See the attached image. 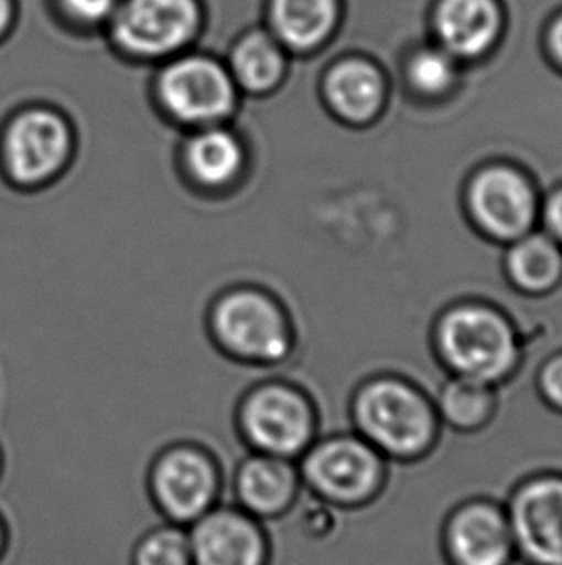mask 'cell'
Segmentation results:
<instances>
[{
	"instance_id": "obj_1",
	"label": "cell",
	"mask_w": 562,
	"mask_h": 565,
	"mask_svg": "<svg viewBox=\"0 0 562 565\" xmlns=\"http://www.w3.org/2000/svg\"><path fill=\"white\" fill-rule=\"evenodd\" d=\"M357 435L388 461L414 463L437 446L441 420L432 397L401 376H372L353 396Z\"/></svg>"
},
{
	"instance_id": "obj_2",
	"label": "cell",
	"mask_w": 562,
	"mask_h": 565,
	"mask_svg": "<svg viewBox=\"0 0 562 565\" xmlns=\"http://www.w3.org/2000/svg\"><path fill=\"white\" fill-rule=\"evenodd\" d=\"M433 345L448 375L501 386L522 361V340L515 322L501 309L463 301L440 315Z\"/></svg>"
},
{
	"instance_id": "obj_3",
	"label": "cell",
	"mask_w": 562,
	"mask_h": 565,
	"mask_svg": "<svg viewBox=\"0 0 562 565\" xmlns=\"http://www.w3.org/2000/svg\"><path fill=\"white\" fill-rule=\"evenodd\" d=\"M299 466L304 489L337 512L374 504L388 487V459L358 435L314 440Z\"/></svg>"
},
{
	"instance_id": "obj_4",
	"label": "cell",
	"mask_w": 562,
	"mask_h": 565,
	"mask_svg": "<svg viewBox=\"0 0 562 565\" xmlns=\"http://www.w3.org/2000/svg\"><path fill=\"white\" fill-rule=\"evenodd\" d=\"M541 195L533 178L512 162L474 170L464 188V211L479 236L509 245L538 230Z\"/></svg>"
},
{
	"instance_id": "obj_5",
	"label": "cell",
	"mask_w": 562,
	"mask_h": 565,
	"mask_svg": "<svg viewBox=\"0 0 562 565\" xmlns=\"http://www.w3.org/2000/svg\"><path fill=\"white\" fill-rule=\"evenodd\" d=\"M210 319L216 342L237 360L274 365L293 350L288 313L264 291H228L214 303Z\"/></svg>"
},
{
	"instance_id": "obj_6",
	"label": "cell",
	"mask_w": 562,
	"mask_h": 565,
	"mask_svg": "<svg viewBox=\"0 0 562 565\" xmlns=\"http://www.w3.org/2000/svg\"><path fill=\"white\" fill-rule=\"evenodd\" d=\"M241 427L259 454L301 458L316 438V412L303 390L270 382L245 397Z\"/></svg>"
},
{
	"instance_id": "obj_7",
	"label": "cell",
	"mask_w": 562,
	"mask_h": 565,
	"mask_svg": "<svg viewBox=\"0 0 562 565\" xmlns=\"http://www.w3.org/2000/svg\"><path fill=\"white\" fill-rule=\"evenodd\" d=\"M149 490L166 523L190 527L220 502V469L205 450L175 446L154 461Z\"/></svg>"
},
{
	"instance_id": "obj_8",
	"label": "cell",
	"mask_w": 562,
	"mask_h": 565,
	"mask_svg": "<svg viewBox=\"0 0 562 565\" xmlns=\"http://www.w3.org/2000/svg\"><path fill=\"white\" fill-rule=\"evenodd\" d=\"M518 562L562 565V473L518 482L505 502Z\"/></svg>"
},
{
	"instance_id": "obj_9",
	"label": "cell",
	"mask_w": 562,
	"mask_h": 565,
	"mask_svg": "<svg viewBox=\"0 0 562 565\" xmlns=\"http://www.w3.org/2000/svg\"><path fill=\"white\" fill-rule=\"evenodd\" d=\"M445 565H517L518 554L505 505L491 498L456 504L441 523Z\"/></svg>"
},
{
	"instance_id": "obj_10",
	"label": "cell",
	"mask_w": 562,
	"mask_h": 565,
	"mask_svg": "<svg viewBox=\"0 0 562 565\" xmlns=\"http://www.w3.org/2000/svg\"><path fill=\"white\" fill-rule=\"evenodd\" d=\"M72 134L51 110H28L10 124L2 161L15 184L35 188L51 182L68 164Z\"/></svg>"
},
{
	"instance_id": "obj_11",
	"label": "cell",
	"mask_w": 562,
	"mask_h": 565,
	"mask_svg": "<svg viewBox=\"0 0 562 565\" xmlns=\"http://www.w3.org/2000/svg\"><path fill=\"white\" fill-rule=\"evenodd\" d=\"M193 565H270L272 544L262 521L237 505H216L187 527Z\"/></svg>"
},
{
	"instance_id": "obj_12",
	"label": "cell",
	"mask_w": 562,
	"mask_h": 565,
	"mask_svg": "<svg viewBox=\"0 0 562 565\" xmlns=\"http://www.w3.org/2000/svg\"><path fill=\"white\" fill-rule=\"evenodd\" d=\"M160 95L170 115L197 126H213L228 116L236 99L228 74L203 58H187L167 70Z\"/></svg>"
},
{
	"instance_id": "obj_13",
	"label": "cell",
	"mask_w": 562,
	"mask_h": 565,
	"mask_svg": "<svg viewBox=\"0 0 562 565\" xmlns=\"http://www.w3.org/2000/svg\"><path fill=\"white\" fill-rule=\"evenodd\" d=\"M197 22L193 0H130L116 20V35L136 53L162 54L183 45Z\"/></svg>"
},
{
	"instance_id": "obj_14",
	"label": "cell",
	"mask_w": 562,
	"mask_h": 565,
	"mask_svg": "<svg viewBox=\"0 0 562 565\" xmlns=\"http://www.w3.org/2000/svg\"><path fill=\"white\" fill-rule=\"evenodd\" d=\"M303 490L293 459L252 454L237 467L234 477L236 505L262 521L280 520L295 508Z\"/></svg>"
},
{
	"instance_id": "obj_15",
	"label": "cell",
	"mask_w": 562,
	"mask_h": 565,
	"mask_svg": "<svg viewBox=\"0 0 562 565\" xmlns=\"http://www.w3.org/2000/svg\"><path fill=\"white\" fill-rule=\"evenodd\" d=\"M505 276L510 286L528 298H545L562 284V247L543 230H533L505 245Z\"/></svg>"
},
{
	"instance_id": "obj_16",
	"label": "cell",
	"mask_w": 562,
	"mask_h": 565,
	"mask_svg": "<svg viewBox=\"0 0 562 565\" xmlns=\"http://www.w3.org/2000/svg\"><path fill=\"white\" fill-rule=\"evenodd\" d=\"M244 143L231 131L205 126L183 151L185 170L205 190H226L244 174Z\"/></svg>"
},
{
	"instance_id": "obj_17",
	"label": "cell",
	"mask_w": 562,
	"mask_h": 565,
	"mask_svg": "<svg viewBox=\"0 0 562 565\" xmlns=\"http://www.w3.org/2000/svg\"><path fill=\"white\" fill-rule=\"evenodd\" d=\"M433 405L441 425L472 435L484 430L495 419L499 396L497 386L451 375L443 382Z\"/></svg>"
},
{
	"instance_id": "obj_18",
	"label": "cell",
	"mask_w": 562,
	"mask_h": 565,
	"mask_svg": "<svg viewBox=\"0 0 562 565\" xmlns=\"http://www.w3.org/2000/svg\"><path fill=\"white\" fill-rule=\"evenodd\" d=\"M329 105L349 124H368L380 113L383 84L378 72L363 62H347L329 74L326 84Z\"/></svg>"
},
{
	"instance_id": "obj_19",
	"label": "cell",
	"mask_w": 562,
	"mask_h": 565,
	"mask_svg": "<svg viewBox=\"0 0 562 565\" xmlns=\"http://www.w3.org/2000/svg\"><path fill=\"white\" fill-rule=\"evenodd\" d=\"M497 28L491 0H445L437 14L443 43L456 54L474 56L494 39Z\"/></svg>"
},
{
	"instance_id": "obj_20",
	"label": "cell",
	"mask_w": 562,
	"mask_h": 565,
	"mask_svg": "<svg viewBox=\"0 0 562 565\" xmlns=\"http://www.w3.org/2000/svg\"><path fill=\"white\" fill-rule=\"evenodd\" d=\"M334 18V0H275V28L289 45L299 49L316 45L332 28Z\"/></svg>"
},
{
	"instance_id": "obj_21",
	"label": "cell",
	"mask_w": 562,
	"mask_h": 565,
	"mask_svg": "<svg viewBox=\"0 0 562 565\" xmlns=\"http://www.w3.org/2000/svg\"><path fill=\"white\" fill-rule=\"evenodd\" d=\"M283 70L278 46L262 33L244 39L234 54V72L239 84L249 92H267L274 87Z\"/></svg>"
},
{
	"instance_id": "obj_22",
	"label": "cell",
	"mask_w": 562,
	"mask_h": 565,
	"mask_svg": "<svg viewBox=\"0 0 562 565\" xmlns=\"http://www.w3.org/2000/svg\"><path fill=\"white\" fill-rule=\"evenodd\" d=\"M131 565H193L187 527L164 523L147 531L131 551Z\"/></svg>"
},
{
	"instance_id": "obj_23",
	"label": "cell",
	"mask_w": 562,
	"mask_h": 565,
	"mask_svg": "<svg viewBox=\"0 0 562 565\" xmlns=\"http://www.w3.org/2000/svg\"><path fill=\"white\" fill-rule=\"evenodd\" d=\"M455 76V68L445 54L435 51L420 53L411 64V82L424 95L445 92Z\"/></svg>"
},
{
	"instance_id": "obj_24",
	"label": "cell",
	"mask_w": 562,
	"mask_h": 565,
	"mask_svg": "<svg viewBox=\"0 0 562 565\" xmlns=\"http://www.w3.org/2000/svg\"><path fill=\"white\" fill-rule=\"evenodd\" d=\"M538 392L543 404L562 413V352L543 361L538 373Z\"/></svg>"
},
{
	"instance_id": "obj_25",
	"label": "cell",
	"mask_w": 562,
	"mask_h": 565,
	"mask_svg": "<svg viewBox=\"0 0 562 565\" xmlns=\"http://www.w3.org/2000/svg\"><path fill=\"white\" fill-rule=\"evenodd\" d=\"M540 224L541 230L562 247V185L541 199Z\"/></svg>"
},
{
	"instance_id": "obj_26",
	"label": "cell",
	"mask_w": 562,
	"mask_h": 565,
	"mask_svg": "<svg viewBox=\"0 0 562 565\" xmlns=\"http://www.w3.org/2000/svg\"><path fill=\"white\" fill-rule=\"evenodd\" d=\"M72 14L82 20H100L112 10L115 0H64Z\"/></svg>"
},
{
	"instance_id": "obj_27",
	"label": "cell",
	"mask_w": 562,
	"mask_h": 565,
	"mask_svg": "<svg viewBox=\"0 0 562 565\" xmlns=\"http://www.w3.org/2000/svg\"><path fill=\"white\" fill-rule=\"evenodd\" d=\"M8 541H10V535H8L7 523L0 518V562H2L4 554H7Z\"/></svg>"
},
{
	"instance_id": "obj_28",
	"label": "cell",
	"mask_w": 562,
	"mask_h": 565,
	"mask_svg": "<svg viewBox=\"0 0 562 565\" xmlns=\"http://www.w3.org/2000/svg\"><path fill=\"white\" fill-rule=\"evenodd\" d=\"M553 46H555L556 54L562 61V20L556 23L555 31H553Z\"/></svg>"
},
{
	"instance_id": "obj_29",
	"label": "cell",
	"mask_w": 562,
	"mask_h": 565,
	"mask_svg": "<svg viewBox=\"0 0 562 565\" xmlns=\"http://www.w3.org/2000/svg\"><path fill=\"white\" fill-rule=\"evenodd\" d=\"M8 15H10V4L8 0H0V30L7 25Z\"/></svg>"
},
{
	"instance_id": "obj_30",
	"label": "cell",
	"mask_w": 562,
	"mask_h": 565,
	"mask_svg": "<svg viewBox=\"0 0 562 565\" xmlns=\"http://www.w3.org/2000/svg\"><path fill=\"white\" fill-rule=\"evenodd\" d=\"M0 469H2V456H0Z\"/></svg>"
}]
</instances>
